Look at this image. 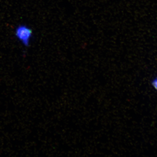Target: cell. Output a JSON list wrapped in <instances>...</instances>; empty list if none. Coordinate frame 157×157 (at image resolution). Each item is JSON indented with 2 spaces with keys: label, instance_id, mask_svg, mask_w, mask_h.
<instances>
[{
  "label": "cell",
  "instance_id": "6da1fadb",
  "mask_svg": "<svg viewBox=\"0 0 157 157\" xmlns=\"http://www.w3.org/2000/svg\"><path fill=\"white\" fill-rule=\"evenodd\" d=\"M15 36L24 46H29L33 36V31L27 26H18L15 30Z\"/></svg>",
  "mask_w": 157,
  "mask_h": 157
},
{
  "label": "cell",
  "instance_id": "7a4b0ae2",
  "mask_svg": "<svg viewBox=\"0 0 157 157\" xmlns=\"http://www.w3.org/2000/svg\"><path fill=\"white\" fill-rule=\"evenodd\" d=\"M151 85L152 87L157 91V77H155L152 79Z\"/></svg>",
  "mask_w": 157,
  "mask_h": 157
}]
</instances>
